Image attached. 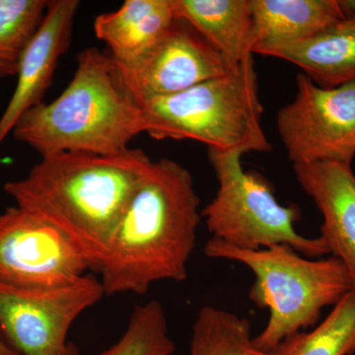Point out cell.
<instances>
[{
  "mask_svg": "<svg viewBox=\"0 0 355 355\" xmlns=\"http://www.w3.org/2000/svg\"><path fill=\"white\" fill-rule=\"evenodd\" d=\"M293 101L279 110L277 128L292 164L338 162L355 156V83L320 87L305 76L296 78Z\"/></svg>",
  "mask_w": 355,
  "mask_h": 355,
  "instance_id": "8",
  "label": "cell"
},
{
  "mask_svg": "<svg viewBox=\"0 0 355 355\" xmlns=\"http://www.w3.org/2000/svg\"><path fill=\"white\" fill-rule=\"evenodd\" d=\"M355 352V291L345 294L316 328L287 336L270 355H352Z\"/></svg>",
  "mask_w": 355,
  "mask_h": 355,
  "instance_id": "17",
  "label": "cell"
},
{
  "mask_svg": "<svg viewBox=\"0 0 355 355\" xmlns=\"http://www.w3.org/2000/svg\"><path fill=\"white\" fill-rule=\"evenodd\" d=\"M141 132V108L113 58L89 48L77 57L76 73L64 92L29 110L12 135L44 157L62 153L113 155L128 150Z\"/></svg>",
  "mask_w": 355,
  "mask_h": 355,
  "instance_id": "3",
  "label": "cell"
},
{
  "mask_svg": "<svg viewBox=\"0 0 355 355\" xmlns=\"http://www.w3.org/2000/svg\"><path fill=\"white\" fill-rule=\"evenodd\" d=\"M251 6L253 53L311 38L345 19L338 0H251Z\"/></svg>",
  "mask_w": 355,
  "mask_h": 355,
  "instance_id": "15",
  "label": "cell"
},
{
  "mask_svg": "<svg viewBox=\"0 0 355 355\" xmlns=\"http://www.w3.org/2000/svg\"><path fill=\"white\" fill-rule=\"evenodd\" d=\"M243 155L209 149L219 188L216 198L202 210V217L212 238L251 251L288 245L310 259L329 254L321 238L299 234L294 227L300 217L298 207L280 205L263 178L243 169Z\"/></svg>",
  "mask_w": 355,
  "mask_h": 355,
  "instance_id": "6",
  "label": "cell"
},
{
  "mask_svg": "<svg viewBox=\"0 0 355 355\" xmlns=\"http://www.w3.org/2000/svg\"><path fill=\"white\" fill-rule=\"evenodd\" d=\"M178 18L186 21L236 67L252 57L251 0H174Z\"/></svg>",
  "mask_w": 355,
  "mask_h": 355,
  "instance_id": "16",
  "label": "cell"
},
{
  "mask_svg": "<svg viewBox=\"0 0 355 355\" xmlns=\"http://www.w3.org/2000/svg\"><path fill=\"white\" fill-rule=\"evenodd\" d=\"M205 254L238 261L254 273L249 297L259 308L270 311L265 329L254 342L268 354L287 336L314 326L324 307L338 304L352 291L349 273L336 257L310 259L288 245L251 251L211 238Z\"/></svg>",
  "mask_w": 355,
  "mask_h": 355,
  "instance_id": "4",
  "label": "cell"
},
{
  "mask_svg": "<svg viewBox=\"0 0 355 355\" xmlns=\"http://www.w3.org/2000/svg\"><path fill=\"white\" fill-rule=\"evenodd\" d=\"M178 19L174 0H125L116 10L100 14L94 32L116 64L141 57Z\"/></svg>",
  "mask_w": 355,
  "mask_h": 355,
  "instance_id": "14",
  "label": "cell"
},
{
  "mask_svg": "<svg viewBox=\"0 0 355 355\" xmlns=\"http://www.w3.org/2000/svg\"><path fill=\"white\" fill-rule=\"evenodd\" d=\"M139 104L144 132L154 139L196 140L225 153L272 150L261 127L253 55L225 76Z\"/></svg>",
  "mask_w": 355,
  "mask_h": 355,
  "instance_id": "5",
  "label": "cell"
},
{
  "mask_svg": "<svg viewBox=\"0 0 355 355\" xmlns=\"http://www.w3.org/2000/svg\"><path fill=\"white\" fill-rule=\"evenodd\" d=\"M0 355H21L17 350L13 349L8 343L4 340L0 331Z\"/></svg>",
  "mask_w": 355,
  "mask_h": 355,
  "instance_id": "22",
  "label": "cell"
},
{
  "mask_svg": "<svg viewBox=\"0 0 355 355\" xmlns=\"http://www.w3.org/2000/svg\"><path fill=\"white\" fill-rule=\"evenodd\" d=\"M175 350L164 308L153 300L135 306L125 333L100 355H173Z\"/></svg>",
  "mask_w": 355,
  "mask_h": 355,
  "instance_id": "20",
  "label": "cell"
},
{
  "mask_svg": "<svg viewBox=\"0 0 355 355\" xmlns=\"http://www.w3.org/2000/svg\"><path fill=\"white\" fill-rule=\"evenodd\" d=\"M345 19L355 20V0H338Z\"/></svg>",
  "mask_w": 355,
  "mask_h": 355,
  "instance_id": "21",
  "label": "cell"
},
{
  "mask_svg": "<svg viewBox=\"0 0 355 355\" xmlns=\"http://www.w3.org/2000/svg\"><path fill=\"white\" fill-rule=\"evenodd\" d=\"M259 55L297 65L322 88L355 83V20L338 21L311 38L265 49Z\"/></svg>",
  "mask_w": 355,
  "mask_h": 355,
  "instance_id": "13",
  "label": "cell"
},
{
  "mask_svg": "<svg viewBox=\"0 0 355 355\" xmlns=\"http://www.w3.org/2000/svg\"><path fill=\"white\" fill-rule=\"evenodd\" d=\"M49 0H0V78L16 76Z\"/></svg>",
  "mask_w": 355,
  "mask_h": 355,
  "instance_id": "19",
  "label": "cell"
},
{
  "mask_svg": "<svg viewBox=\"0 0 355 355\" xmlns=\"http://www.w3.org/2000/svg\"><path fill=\"white\" fill-rule=\"evenodd\" d=\"M190 355H270L254 345L247 318L205 306L193 324Z\"/></svg>",
  "mask_w": 355,
  "mask_h": 355,
  "instance_id": "18",
  "label": "cell"
},
{
  "mask_svg": "<svg viewBox=\"0 0 355 355\" xmlns=\"http://www.w3.org/2000/svg\"><path fill=\"white\" fill-rule=\"evenodd\" d=\"M114 64L137 102L176 94L235 69L180 18L141 57L128 64Z\"/></svg>",
  "mask_w": 355,
  "mask_h": 355,
  "instance_id": "10",
  "label": "cell"
},
{
  "mask_svg": "<svg viewBox=\"0 0 355 355\" xmlns=\"http://www.w3.org/2000/svg\"><path fill=\"white\" fill-rule=\"evenodd\" d=\"M151 163L139 149L113 155L51 154L23 179L7 182L4 190L16 207L67 236L95 272Z\"/></svg>",
  "mask_w": 355,
  "mask_h": 355,
  "instance_id": "2",
  "label": "cell"
},
{
  "mask_svg": "<svg viewBox=\"0 0 355 355\" xmlns=\"http://www.w3.org/2000/svg\"><path fill=\"white\" fill-rule=\"evenodd\" d=\"M77 0H51L46 15L21 60L17 84L0 118V146L29 110L43 102L58 60L71 44Z\"/></svg>",
  "mask_w": 355,
  "mask_h": 355,
  "instance_id": "11",
  "label": "cell"
},
{
  "mask_svg": "<svg viewBox=\"0 0 355 355\" xmlns=\"http://www.w3.org/2000/svg\"><path fill=\"white\" fill-rule=\"evenodd\" d=\"M200 205L188 169L170 159L153 161L96 270L106 295H142L156 282L186 280Z\"/></svg>",
  "mask_w": 355,
  "mask_h": 355,
  "instance_id": "1",
  "label": "cell"
},
{
  "mask_svg": "<svg viewBox=\"0 0 355 355\" xmlns=\"http://www.w3.org/2000/svg\"><path fill=\"white\" fill-rule=\"evenodd\" d=\"M91 272L67 236L20 207L0 214V280L21 287L65 286Z\"/></svg>",
  "mask_w": 355,
  "mask_h": 355,
  "instance_id": "9",
  "label": "cell"
},
{
  "mask_svg": "<svg viewBox=\"0 0 355 355\" xmlns=\"http://www.w3.org/2000/svg\"><path fill=\"white\" fill-rule=\"evenodd\" d=\"M105 295L92 273L53 287H21L0 280V331L21 355H80L69 340L70 328Z\"/></svg>",
  "mask_w": 355,
  "mask_h": 355,
  "instance_id": "7",
  "label": "cell"
},
{
  "mask_svg": "<svg viewBox=\"0 0 355 355\" xmlns=\"http://www.w3.org/2000/svg\"><path fill=\"white\" fill-rule=\"evenodd\" d=\"M301 188L323 216L322 241L349 273L355 291V176L352 165L314 162L293 165Z\"/></svg>",
  "mask_w": 355,
  "mask_h": 355,
  "instance_id": "12",
  "label": "cell"
}]
</instances>
